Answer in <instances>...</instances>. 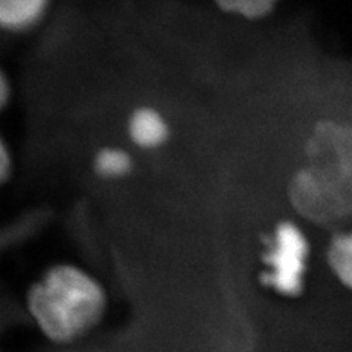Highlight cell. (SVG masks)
<instances>
[{
  "label": "cell",
  "instance_id": "1",
  "mask_svg": "<svg viewBox=\"0 0 352 352\" xmlns=\"http://www.w3.org/2000/svg\"><path fill=\"white\" fill-rule=\"evenodd\" d=\"M109 294L94 273L74 263L43 270L25 292V310L40 335L56 345H72L103 323Z\"/></svg>",
  "mask_w": 352,
  "mask_h": 352
},
{
  "label": "cell",
  "instance_id": "2",
  "mask_svg": "<svg viewBox=\"0 0 352 352\" xmlns=\"http://www.w3.org/2000/svg\"><path fill=\"white\" fill-rule=\"evenodd\" d=\"M289 197L296 212L318 225L352 216V126L324 120L313 129Z\"/></svg>",
  "mask_w": 352,
  "mask_h": 352
},
{
  "label": "cell",
  "instance_id": "3",
  "mask_svg": "<svg viewBox=\"0 0 352 352\" xmlns=\"http://www.w3.org/2000/svg\"><path fill=\"white\" fill-rule=\"evenodd\" d=\"M308 257V242L302 230L292 222L274 229L264 254L266 272L263 280L280 295L294 296L302 289Z\"/></svg>",
  "mask_w": 352,
  "mask_h": 352
},
{
  "label": "cell",
  "instance_id": "4",
  "mask_svg": "<svg viewBox=\"0 0 352 352\" xmlns=\"http://www.w3.org/2000/svg\"><path fill=\"white\" fill-rule=\"evenodd\" d=\"M169 125L157 109L142 106L128 119V135L132 144L142 150L162 147L169 138Z\"/></svg>",
  "mask_w": 352,
  "mask_h": 352
},
{
  "label": "cell",
  "instance_id": "5",
  "mask_svg": "<svg viewBox=\"0 0 352 352\" xmlns=\"http://www.w3.org/2000/svg\"><path fill=\"white\" fill-rule=\"evenodd\" d=\"M52 0H0V31L21 34L46 18Z\"/></svg>",
  "mask_w": 352,
  "mask_h": 352
},
{
  "label": "cell",
  "instance_id": "6",
  "mask_svg": "<svg viewBox=\"0 0 352 352\" xmlns=\"http://www.w3.org/2000/svg\"><path fill=\"white\" fill-rule=\"evenodd\" d=\"M132 169L129 153L119 147H104L98 150L94 157V170L106 179L124 178Z\"/></svg>",
  "mask_w": 352,
  "mask_h": 352
},
{
  "label": "cell",
  "instance_id": "7",
  "mask_svg": "<svg viewBox=\"0 0 352 352\" xmlns=\"http://www.w3.org/2000/svg\"><path fill=\"white\" fill-rule=\"evenodd\" d=\"M329 263L339 280L352 289V232L340 234L332 241Z\"/></svg>",
  "mask_w": 352,
  "mask_h": 352
},
{
  "label": "cell",
  "instance_id": "8",
  "mask_svg": "<svg viewBox=\"0 0 352 352\" xmlns=\"http://www.w3.org/2000/svg\"><path fill=\"white\" fill-rule=\"evenodd\" d=\"M213 2L225 14L257 21L270 15L279 0H213Z\"/></svg>",
  "mask_w": 352,
  "mask_h": 352
},
{
  "label": "cell",
  "instance_id": "9",
  "mask_svg": "<svg viewBox=\"0 0 352 352\" xmlns=\"http://www.w3.org/2000/svg\"><path fill=\"white\" fill-rule=\"evenodd\" d=\"M14 173V157L8 142L0 135V186L5 185Z\"/></svg>",
  "mask_w": 352,
  "mask_h": 352
},
{
  "label": "cell",
  "instance_id": "10",
  "mask_svg": "<svg viewBox=\"0 0 352 352\" xmlns=\"http://www.w3.org/2000/svg\"><path fill=\"white\" fill-rule=\"evenodd\" d=\"M10 98H12V84L6 72L0 68V112L9 106Z\"/></svg>",
  "mask_w": 352,
  "mask_h": 352
}]
</instances>
